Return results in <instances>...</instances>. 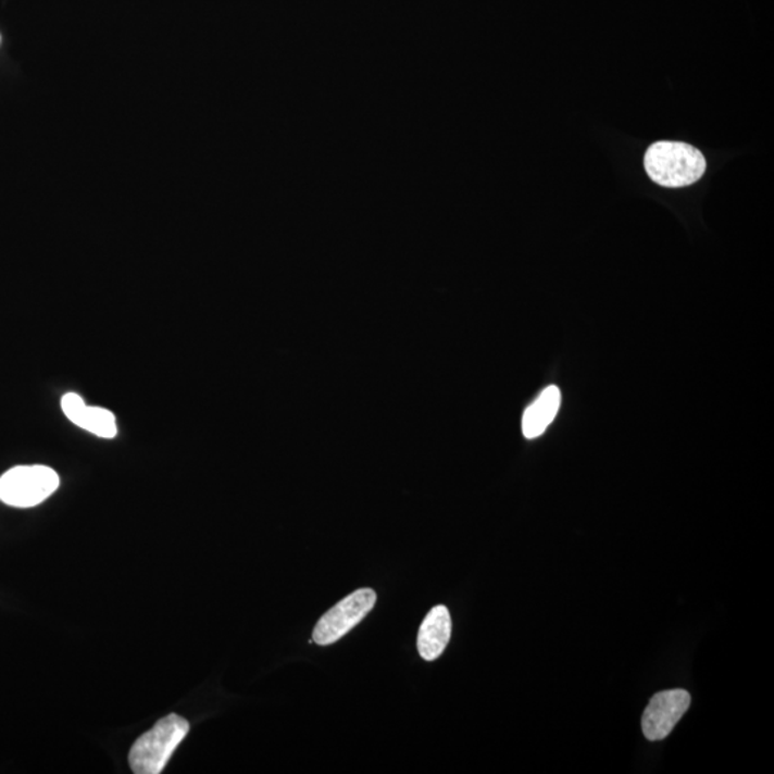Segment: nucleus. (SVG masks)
Masks as SVG:
<instances>
[{
    "instance_id": "f257e3e1",
    "label": "nucleus",
    "mask_w": 774,
    "mask_h": 774,
    "mask_svg": "<svg viewBox=\"0 0 774 774\" xmlns=\"http://www.w3.org/2000/svg\"><path fill=\"white\" fill-rule=\"evenodd\" d=\"M645 166L648 177L659 186H691L703 177L706 159L697 148L684 142L660 141L647 150Z\"/></svg>"
},
{
    "instance_id": "f03ea898",
    "label": "nucleus",
    "mask_w": 774,
    "mask_h": 774,
    "mask_svg": "<svg viewBox=\"0 0 774 774\" xmlns=\"http://www.w3.org/2000/svg\"><path fill=\"white\" fill-rule=\"evenodd\" d=\"M190 732V723L178 714H168L143 733L129 750V766L135 774H160Z\"/></svg>"
},
{
    "instance_id": "7ed1b4c3",
    "label": "nucleus",
    "mask_w": 774,
    "mask_h": 774,
    "mask_svg": "<svg viewBox=\"0 0 774 774\" xmlns=\"http://www.w3.org/2000/svg\"><path fill=\"white\" fill-rule=\"evenodd\" d=\"M60 488V476L42 465L16 466L0 478V501L9 507L33 508Z\"/></svg>"
},
{
    "instance_id": "20e7f679",
    "label": "nucleus",
    "mask_w": 774,
    "mask_h": 774,
    "mask_svg": "<svg viewBox=\"0 0 774 774\" xmlns=\"http://www.w3.org/2000/svg\"><path fill=\"white\" fill-rule=\"evenodd\" d=\"M376 600V592L372 588H360L350 594L319 620L314 627L313 641L319 646H330L339 641L366 619Z\"/></svg>"
},
{
    "instance_id": "39448f33",
    "label": "nucleus",
    "mask_w": 774,
    "mask_h": 774,
    "mask_svg": "<svg viewBox=\"0 0 774 774\" xmlns=\"http://www.w3.org/2000/svg\"><path fill=\"white\" fill-rule=\"evenodd\" d=\"M691 704V697L686 690L661 691L648 703L641 719L642 733L648 740L665 739L677 726Z\"/></svg>"
},
{
    "instance_id": "423d86ee",
    "label": "nucleus",
    "mask_w": 774,
    "mask_h": 774,
    "mask_svg": "<svg viewBox=\"0 0 774 774\" xmlns=\"http://www.w3.org/2000/svg\"><path fill=\"white\" fill-rule=\"evenodd\" d=\"M62 411L76 426L91 432L99 438L112 439L118 432L114 413L102 408L87 407L83 398L76 394H67L62 398Z\"/></svg>"
},
{
    "instance_id": "0eeeda50",
    "label": "nucleus",
    "mask_w": 774,
    "mask_h": 774,
    "mask_svg": "<svg viewBox=\"0 0 774 774\" xmlns=\"http://www.w3.org/2000/svg\"><path fill=\"white\" fill-rule=\"evenodd\" d=\"M452 634V620L445 606L434 607L423 620L417 634V650L423 660L439 659L447 648Z\"/></svg>"
},
{
    "instance_id": "6e6552de",
    "label": "nucleus",
    "mask_w": 774,
    "mask_h": 774,
    "mask_svg": "<svg viewBox=\"0 0 774 774\" xmlns=\"http://www.w3.org/2000/svg\"><path fill=\"white\" fill-rule=\"evenodd\" d=\"M561 407V391L557 386H548L542 394L535 399L530 407L526 408L522 417V432L526 439L539 438L548 429Z\"/></svg>"
}]
</instances>
